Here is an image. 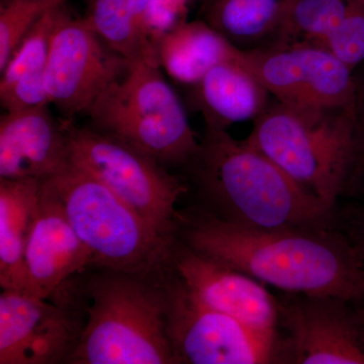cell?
<instances>
[{"label":"cell","instance_id":"18","mask_svg":"<svg viewBox=\"0 0 364 364\" xmlns=\"http://www.w3.org/2000/svg\"><path fill=\"white\" fill-rule=\"evenodd\" d=\"M43 181L0 178V286L23 291L25 255Z\"/></svg>","mask_w":364,"mask_h":364},{"label":"cell","instance_id":"2","mask_svg":"<svg viewBox=\"0 0 364 364\" xmlns=\"http://www.w3.org/2000/svg\"><path fill=\"white\" fill-rule=\"evenodd\" d=\"M184 168L202 203L198 208L223 221L254 229L336 226L334 212L227 130L205 128Z\"/></svg>","mask_w":364,"mask_h":364},{"label":"cell","instance_id":"17","mask_svg":"<svg viewBox=\"0 0 364 364\" xmlns=\"http://www.w3.org/2000/svg\"><path fill=\"white\" fill-rule=\"evenodd\" d=\"M70 9L68 2L43 16L0 70V104L6 112L50 105L45 75L53 36L60 21Z\"/></svg>","mask_w":364,"mask_h":364},{"label":"cell","instance_id":"4","mask_svg":"<svg viewBox=\"0 0 364 364\" xmlns=\"http://www.w3.org/2000/svg\"><path fill=\"white\" fill-rule=\"evenodd\" d=\"M88 282L87 322L67 363L177 364L166 331L164 289L112 272Z\"/></svg>","mask_w":364,"mask_h":364},{"label":"cell","instance_id":"24","mask_svg":"<svg viewBox=\"0 0 364 364\" xmlns=\"http://www.w3.org/2000/svg\"><path fill=\"white\" fill-rule=\"evenodd\" d=\"M352 71L364 64V6L354 4L338 26L318 44Z\"/></svg>","mask_w":364,"mask_h":364},{"label":"cell","instance_id":"13","mask_svg":"<svg viewBox=\"0 0 364 364\" xmlns=\"http://www.w3.org/2000/svg\"><path fill=\"white\" fill-rule=\"evenodd\" d=\"M14 289L0 294V364L67 363L82 328L69 312Z\"/></svg>","mask_w":364,"mask_h":364},{"label":"cell","instance_id":"5","mask_svg":"<svg viewBox=\"0 0 364 364\" xmlns=\"http://www.w3.org/2000/svg\"><path fill=\"white\" fill-rule=\"evenodd\" d=\"M87 116L91 128L133 146L164 166L184 168L200 147L156 54L128 62L124 75L98 98Z\"/></svg>","mask_w":364,"mask_h":364},{"label":"cell","instance_id":"11","mask_svg":"<svg viewBox=\"0 0 364 364\" xmlns=\"http://www.w3.org/2000/svg\"><path fill=\"white\" fill-rule=\"evenodd\" d=\"M239 60L282 104L303 107H352L353 71L316 44L241 51Z\"/></svg>","mask_w":364,"mask_h":364},{"label":"cell","instance_id":"21","mask_svg":"<svg viewBox=\"0 0 364 364\" xmlns=\"http://www.w3.org/2000/svg\"><path fill=\"white\" fill-rule=\"evenodd\" d=\"M83 18L127 62L156 54L147 32L148 0H83Z\"/></svg>","mask_w":364,"mask_h":364},{"label":"cell","instance_id":"6","mask_svg":"<svg viewBox=\"0 0 364 364\" xmlns=\"http://www.w3.org/2000/svg\"><path fill=\"white\" fill-rule=\"evenodd\" d=\"M95 267L147 277L168 263L174 241L162 238L95 176L68 165L47 179Z\"/></svg>","mask_w":364,"mask_h":364},{"label":"cell","instance_id":"14","mask_svg":"<svg viewBox=\"0 0 364 364\" xmlns=\"http://www.w3.org/2000/svg\"><path fill=\"white\" fill-rule=\"evenodd\" d=\"M92 265L90 253L72 228L56 191L43 181L25 255L23 291L48 299L69 277Z\"/></svg>","mask_w":364,"mask_h":364},{"label":"cell","instance_id":"26","mask_svg":"<svg viewBox=\"0 0 364 364\" xmlns=\"http://www.w3.org/2000/svg\"><path fill=\"white\" fill-rule=\"evenodd\" d=\"M198 0H148L147 32L152 44L188 21L191 4Z\"/></svg>","mask_w":364,"mask_h":364},{"label":"cell","instance_id":"23","mask_svg":"<svg viewBox=\"0 0 364 364\" xmlns=\"http://www.w3.org/2000/svg\"><path fill=\"white\" fill-rule=\"evenodd\" d=\"M68 0H0V70L33 26Z\"/></svg>","mask_w":364,"mask_h":364},{"label":"cell","instance_id":"8","mask_svg":"<svg viewBox=\"0 0 364 364\" xmlns=\"http://www.w3.org/2000/svg\"><path fill=\"white\" fill-rule=\"evenodd\" d=\"M166 331L177 364L277 363L279 338L252 331L203 303L174 272L163 275Z\"/></svg>","mask_w":364,"mask_h":364},{"label":"cell","instance_id":"3","mask_svg":"<svg viewBox=\"0 0 364 364\" xmlns=\"http://www.w3.org/2000/svg\"><path fill=\"white\" fill-rule=\"evenodd\" d=\"M253 122L247 142L335 213L353 161L352 107H294L274 100Z\"/></svg>","mask_w":364,"mask_h":364},{"label":"cell","instance_id":"16","mask_svg":"<svg viewBox=\"0 0 364 364\" xmlns=\"http://www.w3.org/2000/svg\"><path fill=\"white\" fill-rule=\"evenodd\" d=\"M188 88L191 109L202 114L205 128L218 130L254 121L272 102L265 86L241 63L239 56L213 67Z\"/></svg>","mask_w":364,"mask_h":364},{"label":"cell","instance_id":"22","mask_svg":"<svg viewBox=\"0 0 364 364\" xmlns=\"http://www.w3.org/2000/svg\"><path fill=\"white\" fill-rule=\"evenodd\" d=\"M350 0H291L275 46L318 44L350 11Z\"/></svg>","mask_w":364,"mask_h":364},{"label":"cell","instance_id":"7","mask_svg":"<svg viewBox=\"0 0 364 364\" xmlns=\"http://www.w3.org/2000/svg\"><path fill=\"white\" fill-rule=\"evenodd\" d=\"M70 162L95 176L162 238L176 239V203L188 186L133 146L91 127L63 119Z\"/></svg>","mask_w":364,"mask_h":364},{"label":"cell","instance_id":"28","mask_svg":"<svg viewBox=\"0 0 364 364\" xmlns=\"http://www.w3.org/2000/svg\"><path fill=\"white\" fill-rule=\"evenodd\" d=\"M350 1L354 4H363L364 6V0H350Z\"/></svg>","mask_w":364,"mask_h":364},{"label":"cell","instance_id":"9","mask_svg":"<svg viewBox=\"0 0 364 364\" xmlns=\"http://www.w3.org/2000/svg\"><path fill=\"white\" fill-rule=\"evenodd\" d=\"M277 301V363L364 364L359 301L282 291Z\"/></svg>","mask_w":364,"mask_h":364},{"label":"cell","instance_id":"19","mask_svg":"<svg viewBox=\"0 0 364 364\" xmlns=\"http://www.w3.org/2000/svg\"><path fill=\"white\" fill-rule=\"evenodd\" d=\"M158 62L172 80L189 87L213 67L238 58L240 50L203 20L186 21L155 44Z\"/></svg>","mask_w":364,"mask_h":364},{"label":"cell","instance_id":"1","mask_svg":"<svg viewBox=\"0 0 364 364\" xmlns=\"http://www.w3.org/2000/svg\"><path fill=\"white\" fill-rule=\"evenodd\" d=\"M177 239L284 293L364 299V259L337 226L254 229L200 208L178 213Z\"/></svg>","mask_w":364,"mask_h":364},{"label":"cell","instance_id":"25","mask_svg":"<svg viewBox=\"0 0 364 364\" xmlns=\"http://www.w3.org/2000/svg\"><path fill=\"white\" fill-rule=\"evenodd\" d=\"M354 98L352 114L354 123L353 161L343 198H358L364 193V64L353 72Z\"/></svg>","mask_w":364,"mask_h":364},{"label":"cell","instance_id":"27","mask_svg":"<svg viewBox=\"0 0 364 364\" xmlns=\"http://www.w3.org/2000/svg\"><path fill=\"white\" fill-rule=\"evenodd\" d=\"M353 200L358 202L337 207L335 219L336 226L346 235L364 259V193Z\"/></svg>","mask_w":364,"mask_h":364},{"label":"cell","instance_id":"15","mask_svg":"<svg viewBox=\"0 0 364 364\" xmlns=\"http://www.w3.org/2000/svg\"><path fill=\"white\" fill-rule=\"evenodd\" d=\"M49 107L0 117V178L47 181L70 163L63 119L57 121Z\"/></svg>","mask_w":364,"mask_h":364},{"label":"cell","instance_id":"12","mask_svg":"<svg viewBox=\"0 0 364 364\" xmlns=\"http://www.w3.org/2000/svg\"><path fill=\"white\" fill-rule=\"evenodd\" d=\"M174 272L210 308L270 338H279V301L264 284L200 255L176 239Z\"/></svg>","mask_w":364,"mask_h":364},{"label":"cell","instance_id":"10","mask_svg":"<svg viewBox=\"0 0 364 364\" xmlns=\"http://www.w3.org/2000/svg\"><path fill=\"white\" fill-rule=\"evenodd\" d=\"M127 67V60L112 51L83 16L69 9L53 36L46 68L50 105L65 119L87 114Z\"/></svg>","mask_w":364,"mask_h":364},{"label":"cell","instance_id":"29","mask_svg":"<svg viewBox=\"0 0 364 364\" xmlns=\"http://www.w3.org/2000/svg\"><path fill=\"white\" fill-rule=\"evenodd\" d=\"M359 306H360L361 311H363L364 315V299H361V301H359Z\"/></svg>","mask_w":364,"mask_h":364},{"label":"cell","instance_id":"20","mask_svg":"<svg viewBox=\"0 0 364 364\" xmlns=\"http://www.w3.org/2000/svg\"><path fill=\"white\" fill-rule=\"evenodd\" d=\"M203 18L241 51L272 47L291 0H203Z\"/></svg>","mask_w":364,"mask_h":364}]
</instances>
